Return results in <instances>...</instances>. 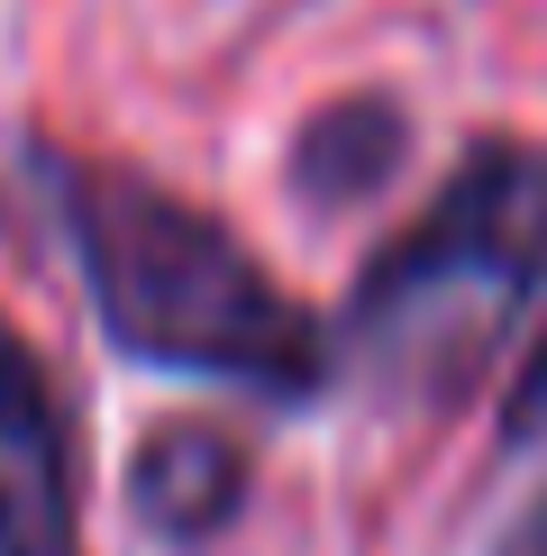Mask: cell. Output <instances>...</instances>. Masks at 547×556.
Segmentation results:
<instances>
[{
  "label": "cell",
  "mask_w": 547,
  "mask_h": 556,
  "mask_svg": "<svg viewBox=\"0 0 547 556\" xmlns=\"http://www.w3.org/2000/svg\"><path fill=\"white\" fill-rule=\"evenodd\" d=\"M37 174L119 356L201 375V383H238L265 402L319 392L329 346H319L310 311L211 211H192V201L155 192L119 165H82V155H37Z\"/></svg>",
  "instance_id": "obj_1"
},
{
  "label": "cell",
  "mask_w": 547,
  "mask_h": 556,
  "mask_svg": "<svg viewBox=\"0 0 547 556\" xmlns=\"http://www.w3.org/2000/svg\"><path fill=\"white\" fill-rule=\"evenodd\" d=\"M538 274H547V147L484 137L447 174V192L365 265L347 301V365L383 402L438 410L501 356Z\"/></svg>",
  "instance_id": "obj_2"
},
{
  "label": "cell",
  "mask_w": 547,
  "mask_h": 556,
  "mask_svg": "<svg viewBox=\"0 0 547 556\" xmlns=\"http://www.w3.org/2000/svg\"><path fill=\"white\" fill-rule=\"evenodd\" d=\"M0 556H82L74 520V438L55 383L0 319Z\"/></svg>",
  "instance_id": "obj_3"
},
{
  "label": "cell",
  "mask_w": 547,
  "mask_h": 556,
  "mask_svg": "<svg viewBox=\"0 0 547 556\" xmlns=\"http://www.w3.org/2000/svg\"><path fill=\"white\" fill-rule=\"evenodd\" d=\"M238 493H246L238 447H228L219 429H201V420L155 429L147 447H137V466H128V511H137V529H155V539H174V547L219 539V529L238 520Z\"/></svg>",
  "instance_id": "obj_4"
},
{
  "label": "cell",
  "mask_w": 547,
  "mask_h": 556,
  "mask_svg": "<svg viewBox=\"0 0 547 556\" xmlns=\"http://www.w3.org/2000/svg\"><path fill=\"white\" fill-rule=\"evenodd\" d=\"M511 447H530V438H547V329L530 346V365H520V383H511Z\"/></svg>",
  "instance_id": "obj_5"
},
{
  "label": "cell",
  "mask_w": 547,
  "mask_h": 556,
  "mask_svg": "<svg viewBox=\"0 0 547 556\" xmlns=\"http://www.w3.org/2000/svg\"><path fill=\"white\" fill-rule=\"evenodd\" d=\"M501 556H547V502H538V511L511 529V547H501Z\"/></svg>",
  "instance_id": "obj_6"
}]
</instances>
